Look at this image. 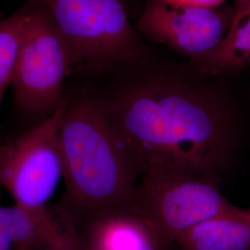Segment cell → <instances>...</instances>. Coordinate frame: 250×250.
<instances>
[{
    "mask_svg": "<svg viewBox=\"0 0 250 250\" xmlns=\"http://www.w3.org/2000/svg\"><path fill=\"white\" fill-rule=\"evenodd\" d=\"M90 216L84 250H161L156 236L143 220L128 208Z\"/></svg>",
    "mask_w": 250,
    "mask_h": 250,
    "instance_id": "cell-9",
    "label": "cell"
},
{
    "mask_svg": "<svg viewBox=\"0 0 250 250\" xmlns=\"http://www.w3.org/2000/svg\"><path fill=\"white\" fill-rule=\"evenodd\" d=\"M233 9L181 6L152 0L137 21V29L196 62L210 53L225 36Z\"/></svg>",
    "mask_w": 250,
    "mask_h": 250,
    "instance_id": "cell-7",
    "label": "cell"
},
{
    "mask_svg": "<svg viewBox=\"0 0 250 250\" xmlns=\"http://www.w3.org/2000/svg\"><path fill=\"white\" fill-rule=\"evenodd\" d=\"M30 2L0 21V106L12 82L26 26Z\"/></svg>",
    "mask_w": 250,
    "mask_h": 250,
    "instance_id": "cell-12",
    "label": "cell"
},
{
    "mask_svg": "<svg viewBox=\"0 0 250 250\" xmlns=\"http://www.w3.org/2000/svg\"><path fill=\"white\" fill-rule=\"evenodd\" d=\"M179 250H250V207L231 208L180 234Z\"/></svg>",
    "mask_w": 250,
    "mask_h": 250,
    "instance_id": "cell-10",
    "label": "cell"
},
{
    "mask_svg": "<svg viewBox=\"0 0 250 250\" xmlns=\"http://www.w3.org/2000/svg\"><path fill=\"white\" fill-rule=\"evenodd\" d=\"M68 45L72 66L101 71L138 64L146 49L130 25L124 0H40Z\"/></svg>",
    "mask_w": 250,
    "mask_h": 250,
    "instance_id": "cell-3",
    "label": "cell"
},
{
    "mask_svg": "<svg viewBox=\"0 0 250 250\" xmlns=\"http://www.w3.org/2000/svg\"><path fill=\"white\" fill-rule=\"evenodd\" d=\"M29 2L24 36L11 83L21 109L50 115L63 103V84L72 59L44 5L40 0Z\"/></svg>",
    "mask_w": 250,
    "mask_h": 250,
    "instance_id": "cell-5",
    "label": "cell"
},
{
    "mask_svg": "<svg viewBox=\"0 0 250 250\" xmlns=\"http://www.w3.org/2000/svg\"><path fill=\"white\" fill-rule=\"evenodd\" d=\"M196 63L200 72L210 75L234 73L250 66V5L233 9L222 41Z\"/></svg>",
    "mask_w": 250,
    "mask_h": 250,
    "instance_id": "cell-11",
    "label": "cell"
},
{
    "mask_svg": "<svg viewBox=\"0 0 250 250\" xmlns=\"http://www.w3.org/2000/svg\"><path fill=\"white\" fill-rule=\"evenodd\" d=\"M0 250H84L82 236L48 208L0 207Z\"/></svg>",
    "mask_w": 250,
    "mask_h": 250,
    "instance_id": "cell-8",
    "label": "cell"
},
{
    "mask_svg": "<svg viewBox=\"0 0 250 250\" xmlns=\"http://www.w3.org/2000/svg\"><path fill=\"white\" fill-rule=\"evenodd\" d=\"M250 5V0H235L234 9H241Z\"/></svg>",
    "mask_w": 250,
    "mask_h": 250,
    "instance_id": "cell-14",
    "label": "cell"
},
{
    "mask_svg": "<svg viewBox=\"0 0 250 250\" xmlns=\"http://www.w3.org/2000/svg\"><path fill=\"white\" fill-rule=\"evenodd\" d=\"M139 171L218 179L231 154V117L205 89L167 75L146 76L103 103Z\"/></svg>",
    "mask_w": 250,
    "mask_h": 250,
    "instance_id": "cell-1",
    "label": "cell"
},
{
    "mask_svg": "<svg viewBox=\"0 0 250 250\" xmlns=\"http://www.w3.org/2000/svg\"><path fill=\"white\" fill-rule=\"evenodd\" d=\"M65 103L41 124L0 146V187L16 205L43 209L63 178L59 127Z\"/></svg>",
    "mask_w": 250,
    "mask_h": 250,
    "instance_id": "cell-6",
    "label": "cell"
},
{
    "mask_svg": "<svg viewBox=\"0 0 250 250\" xmlns=\"http://www.w3.org/2000/svg\"><path fill=\"white\" fill-rule=\"evenodd\" d=\"M59 143L67 196L75 208L87 215L128 208L139 171L102 102L86 99L66 105Z\"/></svg>",
    "mask_w": 250,
    "mask_h": 250,
    "instance_id": "cell-2",
    "label": "cell"
},
{
    "mask_svg": "<svg viewBox=\"0 0 250 250\" xmlns=\"http://www.w3.org/2000/svg\"><path fill=\"white\" fill-rule=\"evenodd\" d=\"M218 179L173 172H144L128 209L140 217L168 250L180 234L231 208Z\"/></svg>",
    "mask_w": 250,
    "mask_h": 250,
    "instance_id": "cell-4",
    "label": "cell"
},
{
    "mask_svg": "<svg viewBox=\"0 0 250 250\" xmlns=\"http://www.w3.org/2000/svg\"><path fill=\"white\" fill-rule=\"evenodd\" d=\"M161 1L173 4V5L216 9L220 5H222L225 0H161Z\"/></svg>",
    "mask_w": 250,
    "mask_h": 250,
    "instance_id": "cell-13",
    "label": "cell"
}]
</instances>
